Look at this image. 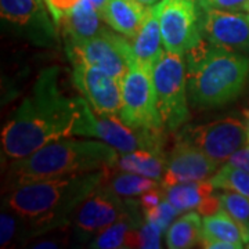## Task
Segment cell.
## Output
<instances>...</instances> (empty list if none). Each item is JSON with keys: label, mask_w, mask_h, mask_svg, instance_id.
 I'll return each mask as SVG.
<instances>
[{"label": "cell", "mask_w": 249, "mask_h": 249, "mask_svg": "<svg viewBox=\"0 0 249 249\" xmlns=\"http://www.w3.org/2000/svg\"><path fill=\"white\" fill-rule=\"evenodd\" d=\"M163 198H165V188L162 186L154 187L151 190L144 191L140 196V199H139V204H140L142 213L151 211L152 208H155Z\"/></svg>", "instance_id": "32"}, {"label": "cell", "mask_w": 249, "mask_h": 249, "mask_svg": "<svg viewBox=\"0 0 249 249\" xmlns=\"http://www.w3.org/2000/svg\"><path fill=\"white\" fill-rule=\"evenodd\" d=\"M150 6H144L137 0H108L101 13V18L115 32L133 39L140 31Z\"/></svg>", "instance_id": "18"}, {"label": "cell", "mask_w": 249, "mask_h": 249, "mask_svg": "<svg viewBox=\"0 0 249 249\" xmlns=\"http://www.w3.org/2000/svg\"><path fill=\"white\" fill-rule=\"evenodd\" d=\"M158 186H160L158 180L145 178V176L132 173V172H124V170H122V173L112 175L108 183V187L112 188L116 194L122 198L142 196L144 191Z\"/></svg>", "instance_id": "25"}, {"label": "cell", "mask_w": 249, "mask_h": 249, "mask_svg": "<svg viewBox=\"0 0 249 249\" xmlns=\"http://www.w3.org/2000/svg\"><path fill=\"white\" fill-rule=\"evenodd\" d=\"M247 129H248V145H249V116H248V124H247Z\"/></svg>", "instance_id": "36"}, {"label": "cell", "mask_w": 249, "mask_h": 249, "mask_svg": "<svg viewBox=\"0 0 249 249\" xmlns=\"http://www.w3.org/2000/svg\"><path fill=\"white\" fill-rule=\"evenodd\" d=\"M220 166L222 163L209 158L198 147L178 139L170 151L160 186L168 188L178 183L209 180Z\"/></svg>", "instance_id": "14"}, {"label": "cell", "mask_w": 249, "mask_h": 249, "mask_svg": "<svg viewBox=\"0 0 249 249\" xmlns=\"http://www.w3.org/2000/svg\"><path fill=\"white\" fill-rule=\"evenodd\" d=\"M101 19V14L89 0H80L61 18L58 25L61 27L67 45H76L100 34L104 28Z\"/></svg>", "instance_id": "17"}, {"label": "cell", "mask_w": 249, "mask_h": 249, "mask_svg": "<svg viewBox=\"0 0 249 249\" xmlns=\"http://www.w3.org/2000/svg\"><path fill=\"white\" fill-rule=\"evenodd\" d=\"M202 235V219L198 212H188L170 224L166 231V247L188 249L199 245Z\"/></svg>", "instance_id": "22"}, {"label": "cell", "mask_w": 249, "mask_h": 249, "mask_svg": "<svg viewBox=\"0 0 249 249\" xmlns=\"http://www.w3.org/2000/svg\"><path fill=\"white\" fill-rule=\"evenodd\" d=\"M163 230L160 229L157 223L145 220L142 223L139 229L140 235V248L158 249L160 248V237L163 234Z\"/></svg>", "instance_id": "29"}, {"label": "cell", "mask_w": 249, "mask_h": 249, "mask_svg": "<svg viewBox=\"0 0 249 249\" xmlns=\"http://www.w3.org/2000/svg\"><path fill=\"white\" fill-rule=\"evenodd\" d=\"M122 122L133 129L165 130L152 70L134 58L122 79Z\"/></svg>", "instance_id": "6"}, {"label": "cell", "mask_w": 249, "mask_h": 249, "mask_svg": "<svg viewBox=\"0 0 249 249\" xmlns=\"http://www.w3.org/2000/svg\"><path fill=\"white\" fill-rule=\"evenodd\" d=\"M119 151L101 140L58 139L25 158L11 160L7 170V191L46 180L116 168Z\"/></svg>", "instance_id": "3"}, {"label": "cell", "mask_w": 249, "mask_h": 249, "mask_svg": "<svg viewBox=\"0 0 249 249\" xmlns=\"http://www.w3.org/2000/svg\"><path fill=\"white\" fill-rule=\"evenodd\" d=\"M181 55L165 50L152 68L158 109L163 126L168 130H178L190 118L187 67Z\"/></svg>", "instance_id": "7"}, {"label": "cell", "mask_w": 249, "mask_h": 249, "mask_svg": "<svg viewBox=\"0 0 249 249\" xmlns=\"http://www.w3.org/2000/svg\"><path fill=\"white\" fill-rule=\"evenodd\" d=\"M70 61H85L122 80L134 60L127 37L103 28L100 34L76 45H67Z\"/></svg>", "instance_id": "9"}, {"label": "cell", "mask_w": 249, "mask_h": 249, "mask_svg": "<svg viewBox=\"0 0 249 249\" xmlns=\"http://www.w3.org/2000/svg\"><path fill=\"white\" fill-rule=\"evenodd\" d=\"M213 190L209 180L186 181L165 188V196L180 212H191L198 211L206 198L213 196Z\"/></svg>", "instance_id": "21"}, {"label": "cell", "mask_w": 249, "mask_h": 249, "mask_svg": "<svg viewBox=\"0 0 249 249\" xmlns=\"http://www.w3.org/2000/svg\"><path fill=\"white\" fill-rule=\"evenodd\" d=\"M180 213L181 212L170 204L169 201L166 199V196H165L155 208H152L151 211L145 212L144 216H145V220L157 223L163 231H168L170 224L175 222V219Z\"/></svg>", "instance_id": "28"}, {"label": "cell", "mask_w": 249, "mask_h": 249, "mask_svg": "<svg viewBox=\"0 0 249 249\" xmlns=\"http://www.w3.org/2000/svg\"><path fill=\"white\" fill-rule=\"evenodd\" d=\"M216 190H230L249 198V172L226 162L209 178Z\"/></svg>", "instance_id": "24"}, {"label": "cell", "mask_w": 249, "mask_h": 249, "mask_svg": "<svg viewBox=\"0 0 249 249\" xmlns=\"http://www.w3.org/2000/svg\"><path fill=\"white\" fill-rule=\"evenodd\" d=\"M73 134L98 139L114 147L119 154L139 150L163 151L165 145V130L133 129L124 124L119 116L98 115L83 96L80 97L79 118L75 124Z\"/></svg>", "instance_id": "5"}, {"label": "cell", "mask_w": 249, "mask_h": 249, "mask_svg": "<svg viewBox=\"0 0 249 249\" xmlns=\"http://www.w3.org/2000/svg\"><path fill=\"white\" fill-rule=\"evenodd\" d=\"M139 3H142L144 6H152L154 3H157L158 0H137Z\"/></svg>", "instance_id": "35"}, {"label": "cell", "mask_w": 249, "mask_h": 249, "mask_svg": "<svg viewBox=\"0 0 249 249\" xmlns=\"http://www.w3.org/2000/svg\"><path fill=\"white\" fill-rule=\"evenodd\" d=\"M219 194L222 209L238 223L245 247L249 244V198L230 190H222Z\"/></svg>", "instance_id": "26"}, {"label": "cell", "mask_w": 249, "mask_h": 249, "mask_svg": "<svg viewBox=\"0 0 249 249\" xmlns=\"http://www.w3.org/2000/svg\"><path fill=\"white\" fill-rule=\"evenodd\" d=\"M129 202L130 211L124 214L119 220L109 224L104 230L94 235L88 245L89 248L96 249H119V248H140V235L139 229L142 220L139 216L140 204Z\"/></svg>", "instance_id": "16"}, {"label": "cell", "mask_w": 249, "mask_h": 249, "mask_svg": "<svg viewBox=\"0 0 249 249\" xmlns=\"http://www.w3.org/2000/svg\"><path fill=\"white\" fill-rule=\"evenodd\" d=\"M247 13H248V14H249V9H248V11H247Z\"/></svg>", "instance_id": "38"}, {"label": "cell", "mask_w": 249, "mask_h": 249, "mask_svg": "<svg viewBox=\"0 0 249 249\" xmlns=\"http://www.w3.org/2000/svg\"><path fill=\"white\" fill-rule=\"evenodd\" d=\"M154 7L166 52L188 53L204 40L202 10L198 0H160Z\"/></svg>", "instance_id": "8"}, {"label": "cell", "mask_w": 249, "mask_h": 249, "mask_svg": "<svg viewBox=\"0 0 249 249\" xmlns=\"http://www.w3.org/2000/svg\"><path fill=\"white\" fill-rule=\"evenodd\" d=\"M202 37L209 45L249 53V14L202 9Z\"/></svg>", "instance_id": "13"}, {"label": "cell", "mask_w": 249, "mask_h": 249, "mask_svg": "<svg viewBox=\"0 0 249 249\" xmlns=\"http://www.w3.org/2000/svg\"><path fill=\"white\" fill-rule=\"evenodd\" d=\"M202 42L187 57L188 103L196 108L222 107L234 101L245 88L249 57Z\"/></svg>", "instance_id": "4"}, {"label": "cell", "mask_w": 249, "mask_h": 249, "mask_svg": "<svg viewBox=\"0 0 249 249\" xmlns=\"http://www.w3.org/2000/svg\"><path fill=\"white\" fill-rule=\"evenodd\" d=\"M108 170L22 184L7 191L3 206L24 219L29 240L64 229L71 224L72 214L78 206L104 183Z\"/></svg>", "instance_id": "2"}, {"label": "cell", "mask_w": 249, "mask_h": 249, "mask_svg": "<svg viewBox=\"0 0 249 249\" xmlns=\"http://www.w3.org/2000/svg\"><path fill=\"white\" fill-rule=\"evenodd\" d=\"M121 198L108 186L97 187L72 214L71 224L78 238L89 240L127 213L129 202Z\"/></svg>", "instance_id": "11"}, {"label": "cell", "mask_w": 249, "mask_h": 249, "mask_svg": "<svg viewBox=\"0 0 249 249\" xmlns=\"http://www.w3.org/2000/svg\"><path fill=\"white\" fill-rule=\"evenodd\" d=\"M168 158L163 151H151V150H139V151L121 154L116 169L137 173L145 178L160 181L166 170Z\"/></svg>", "instance_id": "20"}, {"label": "cell", "mask_w": 249, "mask_h": 249, "mask_svg": "<svg viewBox=\"0 0 249 249\" xmlns=\"http://www.w3.org/2000/svg\"><path fill=\"white\" fill-rule=\"evenodd\" d=\"M227 162L234 165V166H238L241 169L248 170L249 172V145H245V147L240 148L237 152H234L231 155V158Z\"/></svg>", "instance_id": "33"}, {"label": "cell", "mask_w": 249, "mask_h": 249, "mask_svg": "<svg viewBox=\"0 0 249 249\" xmlns=\"http://www.w3.org/2000/svg\"><path fill=\"white\" fill-rule=\"evenodd\" d=\"M25 241H29V237L24 219L3 206L0 214V247L9 248Z\"/></svg>", "instance_id": "27"}, {"label": "cell", "mask_w": 249, "mask_h": 249, "mask_svg": "<svg viewBox=\"0 0 249 249\" xmlns=\"http://www.w3.org/2000/svg\"><path fill=\"white\" fill-rule=\"evenodd\" d=\"M58 68H46L1 130V151L10 160L34 154L49 142L73 134L80 97H68L58 83Z\"/></svg>", "instance_id": "1"}, {"label": "cell", "mask_w": 249, "mask_h": 249, "mask_svg": "<svg viewBox=\"0 0 249 249\" xmlns=\"http://www.w3.org/2000/svg\"><path fill=\"white\" fill-rule=\"evenodd\" d=\"M90 3L96 7V10H97L98 13L101 14L103 13V10H104V7H106V4L108 3V0H89Z\"/></svg>", "instance_id": "34"}, {"label": "cell", "mask_w": 249, "mask_h": 249, "mask_svg": "<svg viewBox=\"0 0 249 249\" xmlns=\"http://www.w3.org/2000/svg\"><path fill=\"white\" fill-rule=\"evenodd\" d=\"M202 9H216L224 11H248L249 0H198Z\"/></svg>", "instance_id": "30"}, {"label": "cell", "mask_w": 249, "mask_h": 249, "mask_svg": "<svg viewBox=\"0 0 249 249\" xmlns=\"http://www.w3.org/2000/svg\"><path fill=\"white\" fill-rule=\"evenodd\" d=\"M72 80L98 115H119L122 80L85 61L72 62Z\"/></svg>", "instance_id": "12"}, {"label": "cell", "mask_w": 249, "mask_h": 249, "mask_svg": "<svg viewBox=\"0 0 249 249\" xmlns=\"http://www.w3.org/2000/svg\"><path fill=\"white\" fill-rule=\"evenodd\" d=\"M130 45H132L134 58L142 62V65L152 70L155 62L160 60V57L163 53L162 50L163 40L160 34V21L154 6H150L147 17L144 19L137 35L132 39Z\"/></svg>", "instance_id": "19"}, {"label": "cell", "mask_w": 249, "mask_h": 249, "mask_svg": "<svg viewBox=\"0 0 249 249\" xmlns=\"http://www.w3.org/2000/svg\"><path fill=\"white\" fill-rule=\"evenodd\" d=\"M247 248H249V244H248V245H247Z\"/></svg>", "instance_id": "37"}, {"label": "cell", "mask_w": 249, "mask_h": 249, "mask_svg": "<svg viewBox=\"0 0 249 249\" xmlns=\"http://www.w3.org/2000/svg\"><path fill=\"white\" fill-rule=\"evenodd\" d=\"M45 1V0H43ZM42 0H0L1 18L21 29L29 40L49 46L55 39V31Z\"/></svg>", "instance_id": "15"}, {"label": "cell", "mask_w": 249, "mask_h": 249, "mask_svg": "<svg viewBox=\"0 0 249 249\" xmlns=\"http://www.w3.org/2000/svg\"><path fill=\"white\" fill-rule=\"evenodd\" d=\"M178 139L196 145L223 165L234 152L248 145V129L235 118H223L209 124L187 126L180 132Z\"/></svg>", "instance_id": "10"}, {"label": "cell", "mask_w": 249, "mask_h": 249, "mask_svg": "<svg viewBox=\"0 0 249 249\" xmlns=\"http://www.w3.org/2000/svg\"><path fill=\"white\" fill-rule=\"evenodd\" d=\"M201 238L206 240H219L230 242L237 249L245 247V241L242 237L238 223L224 211L217 213L204 216L202 219V235Z\"/></svg>", "instance_id": "23"}, {"label": "cell", "mask_w": 249, "mask_h": 249, "mask_svg": "<svg viewBox=\"0 0 249 249\" xmlns=\"http://www.w3.org/2000/svg\"><path fill=\"white\" fill-rule=\"evenodd\" d=\"M80 0H45L46 7L52 13L54 19V24L58 25L61 18L72 10Z\"/></svg>", "instance_id": "31"}]
</instances>
